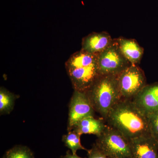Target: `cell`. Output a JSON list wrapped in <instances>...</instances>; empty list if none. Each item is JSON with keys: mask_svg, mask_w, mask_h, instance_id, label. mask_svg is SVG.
I'll list each match as a JSON object with an SVG mask.
<instances>
[{"mask_svg": "<svg viewBox=\"0 0 158 158\" xmlns=\"http://www.w3.org/2000/svg\"><path fill=\"white\" fill-rule=\"evenodd\" d=\"M2 158H4V156H3Z\"/></svg>", "mask_w": 158, "mask_h": 158, "instance_id": "19", "label": "cell"}, {"mask_svg": "<svg viewBox=\"0 0 158 158\" xmlns=\"http://www.w3.org/2000/svg\"><path fill=\"white\" fill-rule=\"evenodd\" d=\"M106 126L102 119L90 116L82 119L72 130L81 135L83 134H89L95 135L98 137L101 135Z\"/></svg>", "mask_w": 158, "mask_h": 158, "instance_id": "12", "label": "cell"}, {"mask_svg": "<svg viewBox=\"0 0 158 158\" xmlns=\"http://www.w3.org/2000/svg\"><path fill=\"white\" fill-rule=\"evenodd\" d=\"M16 96L5 88L0 89V113L9 114L13 110Z\"/></svg>", "mask_w": 158, "mask_h": 158, "instance_id": "13", "label": "cell"}, {"mask_svg": "<svg viewBox=\"0 0 158 158\" xmlns=\"http://www.w3.org/2000/svg\"><path fill=\"white\" fill-rule=\"evenodd\" d=\"M95 110L92 106L86 91L74 90L69 103L68 131L88 116H94Z\"/></svg>", "mask_w": 158, "mask_h": 158, "instance_id": "7", "label": "cell"}, {"mask_svg": "<svg viewBox=\"0 0 158 158\" xmlns=\"http://www.w3.org/2000/svg\"><path fill=\"white\" fill-rule=\"evenodd\" d=\"M88 158H108L94 144L91 149L88 150Z\"/></svg>", "mask_w": 158, "mask_h": 158, "instance_id": "17", "label": "cell"}, {"mask_svg": "<svg viewBox=\"0 0 158 158\" xmlns=\"http://www.w3.org/2000/svg\"><path fill=\"white\" fill-rule=\"evenodd\" d=\"M107 125L120 132L129 140L151 135L148 116L132 100L121 99L105 119Z\"/></svg>", "mask_w": 158, "mask_h": 158, "instance_id": "1", "label": "cell"}, {"mask_svg": "<svg viewBox=\"0 0 158 158\" xmlns=\"http://www.w3.org/2000/svg\"><path fill=\"white\" fill-rule=\"evenodd\" d=\"M94 144L108 158H133L130 140L107 125Z\"/></svg>", "mask_w": 158, "mask_h": 158, "instance_id": "4", "label": "cell"}, {"mask_svg": "<svg viewBox=\"0 0 158 158\" xmlns=\"http://www.w3.org/2000/svg\"><path fill=\"white\" fill-rule=\"evenodd\" d=\"M113 39L107 32H94L83 38L81 50L97 55L109 46Z\"/></svg>", "mask_w": 158, "mask_h": 158, "instance_id": "10", "label": "cell"}, {"mask_svg": "<svg viewBox=\"0 0 158 158\" xmlns=\"http://www.w3.org/2000/svg\"><path fill=\"white\" fill-rule=\"evenodd\" d=\"M132 101L146 116L158 111V83L145 85Z\"/></svg>", "mask_w": 158, "mask_h": 158, "instance_id": "8", "label": "cell"}, {"mask_svg": "<svg viewBox=\"0 0 158 158\" xmlns=\"http://www.w3.org/2000/svg\"><path fill=\"white\" fill-rule=\"evenodd\" d=\"M121 99L132 100L146 84L143 71L131 64L117 77Z\"/></svg>", "mask_w": 158, "mask_h": 158, "instance_id": "6", "label": "cell"}, {"mask_svg": "<svg viewBox=\"0 0 158 158\" xmlns=\"http://www.w3.org/2000/svg\"><path fill=\"white\" fill-rule=\"evenodd\" d=\"M5 158H35L34 153L28 147L16 145L6 152Z\"/></svg>", "mask_w": 158, "mask_h": 158, "instance_id": "15", "label": "cell"}, {"mask_svg": "<svg viewBox=\"0 0 158 158\" xmlns=\"http://www.w3.org/2000/svg\"><path fill=\"white\" fill-rule=\"evenodd\" d=\"M133 158H158V141L152 135L130 140Z\"/></svg>", "mask_w": 158, "mask_h": 158, "instance_id": "9", "label": "cell"}, {"mask_svg": "<svg viewBox=\"0 0 158 158\" xmlns=\"http://www.w3.org/2000/svg\"><path fill=\"white\" fill-rule=\"evenodd\" d=\"M61 158H83L79 156L76 154H73L71 153L70 151H67L65 156H62Z\"/></svg>", "mask_w": 158, "mask_h": 158, "instance_id": "18", "label": "cell"}, {"mask_svg": "<svg viewBox=\"0 0 158 158\" xmlns=\"http://www.w3.org/2000/svg\"><path fill=\"white\" fill-rule=\"evenodd\" d=\"M151 134L158 141V110L148 116Z\"/></svg>", "mask_w": 158, "mask_h": 158, "instance_id": "16", "label": "cell"}, {"mask_svg": "<svg viewBox=\"0 0 158 158\" xmlns=\"http://www.w3.org/2000/svg\"><path fill=\"white\" fill-rule=\"evenodd\" d=\"M97 56L100 75L118 76L131 64L125 58L119 49L116 39Z\"/></svg>", "mask_w": 158, "mask_h": 158, "instance_id": "5", "label": "cell"}, {"mask_svg": "<svg viewBox=\"0 0 158 158\" xmlns=\"http://www.w3.org/2000/svg\"><path fill=\"white\" fill-rule=\"evenodd\" d=\"M65 68L74 90L86 91L100 76L97 56L81 50L73 54Z\"/></svg>", "mask_w": 158, "mask_h": 158, "instance_id": "2", "label": "cell"}, {"mask_svg": "<svg viewBox=\"0 0 158 158\" xmlns=\"http://www.w3.org/2000/svg\"><path fill=\"white\" fill-rule=\"evenodd\" d=\"M118 47L122 53L131 64L137 65L140 62L144 49L135 40L127 39L123 37L116 38Z\"/></svg>", "mask_w": 158, "mask_h": 158, "instance_id": "11", "label": "cell"}, {"mask_svg": "<svg viewBox=\"0 0 158 158\" xmlns=\"http://www.w3.org/2000/svg\"><path fill=\"white\" fill-rule=\"evenodd\" d=\"M81 135L75 131L73 130L69 131L67 135L62 137V140L65 146L71 151L73 154H76L79 150H84L88 151L84 146H82L81 142Z\"/></svg>", "mask_w": 158, "mask_h": 158, "instance_id": "14", "label": "cell"}, {"mask_svg": "<svg viewBox=\"0 0 158 158\" xmlns=\"http://www.w3.org/2000/svg\"><path fill=\"white\" fill-rule=\"evenodd\" d=\"M117 77L100 75L86 91L95 112L104 120L121 99Z\"/></svg>", "mask_w": 158, "mask_h": 158, "instance_id": "3", "label": "cell"}]
</instances>
